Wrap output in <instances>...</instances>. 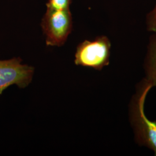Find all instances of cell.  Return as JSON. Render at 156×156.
I'll list each match as a JSON object with an SVG mask.
<instances>
[{
    "instance_id": "5b68a950",
    "label": "cell",
    "mask_w": 156,
    "mask_h": 156,
    "mask_svg": "<svg viewBox=\"0 0 156 156\" xmlns=\"http://www.w3.org/2000/svg\"><path fill=\"white\" fill-rule=\"evenodd\" d=\"M144 68V78L151 83L153 87H156V33H152L149 38Z\"/></svg>"
},
{
    "instance_id": "3957f363",
    "label": "cell",
    "mask_w": 156,
    "mask_h": 156,
    "mask_svg": "<svg viewBox=\"0 0 156 156\" xmlns=\"http://www.w3.org/2000/svg\"><path fill=\"white\" fill-rule=\"evenodd\" d=\"M41 26L45 35L46 45L62 46L73 31V15L70 9H46Z\"/></svg>"
},
{
    "instance_id": "52a82bcc",
    "label": "cell",
    "mask_w": 156,
    "mask_h": 156,
    "mask_svg": "<svg viewBox=\"0 0 156 156\" xmlns=\"http://www.w3.org/2000/svg\"><path fill=\"white\" fill-rule=\"evenodd\" d=\"M145 23L148 31L156 33V2L153 8L146 15Z\"/></svg>"
},
{
    "instance_id": "8992f818",
    "label": "cell",
    "mask_w": 156,
    "mask_h": 156,
    "mask_svg": "<svg viewBox=\"0 0 156 156\" xmlns=\"http://www.w3.org/2000/svg\"><path fill=\"white\" fill-rule=\"evenodd\" d=\"M73 0H48L46 3V9L55 10L70 9Z\"/></svg>"
},
{
    "instance_id": "6da1fadb",
    "label": "cell",
    "mask_w": 156,
    "mask_h": 156,
    "mask_svg": "<svg viewBox=\"0 0 156 156\" xmlns=\"http://www.w3.org/2000/svg\"><path fill=\"white\" fill-rule=\"evenodd\" d=\"M151 88L145 78L136 85L128 105V119L135 142L153 151L156 156V121L149 120L145 112V101Z\"/></svg>"
},
{
    "instance_id": "7a4b0ae2",
    "label": "cell",
    "mask_w": 156,
    "mask_h": 156,
    "mask_svg": "<svg viewBox=\"0 0 156 156\" xmlns=\"http://www.w3.org/2000/svg\"><path fill=\"white\" fill-rule=\"evenodd\" d=\"M111 46V42L106 35L84 40L76 47L75 64L101 71L110 63Z\"/></svg>"
},
{
    "instance_id": "277c9868",
    "label": "cell",
    "mask_w": 156,
    "mask_h": 156,
    "mask_svg": "<svg viewBox=\"0 0 156 156\" xmlns=\"http://www.w3.org/2000/svg\"><path fill=\"white\" fill-rule=\"evenodd\" d=\"M20 57L0 60V95L8 87L16 85L24 89L31 83L34 67L22 64Z\"/></svg>"
}]
</instances>
